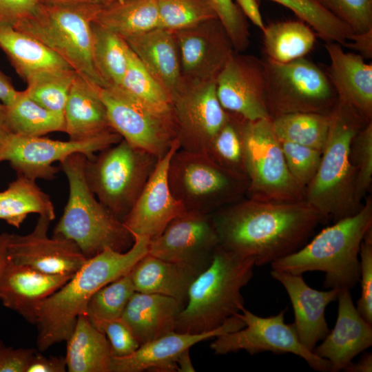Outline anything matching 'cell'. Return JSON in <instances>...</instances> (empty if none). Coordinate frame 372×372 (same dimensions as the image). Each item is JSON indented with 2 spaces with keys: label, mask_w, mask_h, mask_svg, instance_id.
I'll list each match as a JSON object with an SVG mask.
<instances>
[{
  "label": "cell",
  "mask_w": 372,
  "mask_h": 372,
  "mask_svg": "<svg viewBox=\"0 0 372 372\" xmlns=\"http://www.w3.org/2000/svg\"><path fill=\"white\" fill-rule=\"evenodd\" d=\"M219 245L256 266L271 264L302 248L327 219L305 200L240 199L211 213Z\"/></svg>",
  "instance_id": "cell-1"
},
{
  "label": "cell",
  "mask_w": 372,
  "mask_h": 372,
  "mask_svg": "<svg viewBox=\"0 0 372 372\" xmlns=\"http://www.w3.org/2000/svg\"><path fill=\"white\" fill-rule=\"evenodd\" d=\"M133 238L132 245L125 251L106 247L87 259L66 283L41 302L36 324L39 351L66 342L91 297L105 285L129 273L148 254L150 240L139 236Z\"/></svg>",
  "instance_id": "cell-2"
},
{
  "label": "cell",
  "mask_w": 372,
  "mask_h": 372,
  "mask_svg": "<svg viewBox=\"0 0 372 372\" xmlns=\"http://www.w3.org/2000/svg\"><path fill=\"white\" fill-rule=\"evenodd\" d=\"M366 122L351 105L338 100L317 172L305 189L304 200L334 222L362 207L355 197V174L350 158L351 142Z\"/></svg>",
  "instance_id": "cell-3"
},
{
  "label": "cell",
  "mask_w": 372,
  "mask_h": 372,
  "mask_svg": "<svg viewBox=\"0 0 372 372\" xmlns=\"http://www.w3.org/2000/svg\"><path fill=\"white\" fill-rule=\"evenodd\" d=\"M372 229V201L355 214L322 229L295 253L273 262L271 269L301 274L324 273L328 289L351 290L360 282V249L366 234Z\"/></svg>",
  "instance_id": "cell-4"
},
{
  "label": "cell",
  "mask_w": 372,
  "mask_h": 372,
  "mask_svg": "<svg viewBox=\"0 0 372 372\" xmlns=\"http://www.w3.org/2000/svg\"><path fill=\"white\" fill-rule=\"evenodd\" d=\"M253 259L234 254L219 245L209 265L191 284L187 304L179 313L175 331H213L245 307L241 289L254 276Z\"/></svg>",
  "instance_id": "cell-5"
},
{
  "label": "cell",
  "mask_w": 372,
  "mask_h": 372,
  "mask_svg": "<svg viewBox=\"0 0 372 372\" xmlns=\"http://www.w3.org/2000/svg\"><path fill=\"white\" fill-rule=\"evenodd\" d=\"M81 153L70 155L60 163L69 185V195L53 236L73 241L87 259L106 247L123 252L134 238L123 223L96 198L86 182Z\"/></svg>",
  "instance_id": "cell-6"
},
{
  "label": "cell",
  "mask_w": 372,
  "mask_h": 372,
  "mask_svg": "<svg viewBox=\"0 0 372 372\" xmlns=\"http://www.w3.org/2000/svg\"><path fill=\"white\" fill-rule=\"evenodd\" d=\"M101 7L43 3L33 15L12 26L41 42L77 73L104 87L92 59V23Z\"/></svg>",
  "instance_id": "cell-7"
},
{
  "label": "cell",
  "mask_w": 372,
  "mask_h": 372,
  "mask_svg": "<svg viewBox=\"0 0 372 372\" xmlns=\"http://www.w3.org/2000/svg\"><path fill=\"white\" fill-rule=\"evenodd\" d=\"M158 158L122 139L85 158L84 175L98 200L123 221L143 190Z\"/></svg>",
  "instance_id": "cell-8"
},
{
  "label": "cell",
  "mask_w": 372,
  "mask_h": 372,
  "mask_svg": "<svg viewBox=\"0 0 372 372\" xmlns=\"http://www.w3.org/2000/svg\"><path fill=\"white\" fill-rule=\"evenodd\" d=\"M175 197L187 211L211 214L241 199L247 193L246 176L222 167L205 152L177 149L167 172Z\"/></svg>",
  "instance_id": "cell-9"
},
{
  "label": "cell",
  "mask_w": 372,
  "mask_h": 372,
  "mask_svg": "<svg viewBox=\"0 0 372 372\" xmlns=\"http://www.w3.org/2000/svg\"><path fill=\"white\" fill-rule=\"evenodd\" d=\"M271 118L295 112L330 114L338 101L327 72L304 57L280 63L263 60Z\"/></svg>",
  "instance_id": "cell-10"
},
{
  "label": "cell",
  "mask_w": 372,
  "mask_h": 372,
  "mask_svg": "<svg viewBox=\"0 0 372 372\" xmlns=\"http://www.w3.org/2000/svg\"><path fill=\"white\" fill-rule=\"evenodd\" d=\"M241 130L249 198L273 202L304 200V191L287 169L271 118H242Z\"/></svg>",
  "instance_id": "cell-11"
},
{
  "label": "cell",
  "mask_w": 372,
  "mask_h": 372,
  "mask_svg": "<svg viewBox=\"0 0 372 372\" xmlns=\"http://www.w3.org/2000/svg\"><path fill=\"white\" fill-rule=\"evenodd\" d=\"M99 93L111 127L132 146L159 158L178 140L173 107L154 108L120 86L100 87Z\"/></svg>",
  "instance_id": "cell-12"
},
{
  "label": "cell",
  "mask_w": 372,
  "mask_h": 372,
  "mask_svg": "<svg viewBox=\"0 0 372 372\" xmlns=\"http://www.w3.org/2000/svg\"><path fill=\"white\" fill-rule=\"evenodd\" d=\"M285 311L283 309L277 315L260 317L243 307L237 316L245 326L216 337L210 348L217 355L240 350L251 355L267 351L274 354L293 353L304 359L316 371H331L329 361L308 350L300 342L293 323L285 322Z\"/></svg>",
  "instance_id": "cell-13"
},
{
  "label": "cell",
  "mask_w": 372,
  "mask_h": 372,
  "mask_svg": "<svg viewBox=\"0 0 372 372\" xmlns=\"http://www.w3.org/2000/svg\"><path fill=\"white\" fill-rule=\"evenodd\" d=\"M122 139L114 130L94 138L68 141L12 134L0 156V162L8 161L17 176L49 180L54 179L60 169L52 165L54 163H61L76 153L92 158L99 152Z\"/></svg>",
  "instance_id": "cell-14"
},
{
  "label": "cell",
  "mask_w": 372,
  "mask_h": 372,
  "mask_svg": "<svg viewBox=\"0 0 372 372\" xmlns=\"http://www.w3.org/2000/svg\"><path fill=\"white\" fill-rule=\"evenodd\" d=\"M180 149L205 152L229 112L220 105L216 81H182L172 97Z\"/></svg>",
  "instance_id": "cell-15"
},
{
  "label": "cell",
  "mask_w": 372,
  "mask_h": 372,
  "mask_svg": "<svg viewBox=\"0 0 372 372\" xmlns=\"http://www.w3.org/2000/svg\"><path fill=\"white\" fill-rule=\"evenodd\" d=\"M218 245L211 214L186 211L149 240L148 254L167 261L207 267Z\"/></svg>",
  "instance_id": "cell-16"
},
{
  "label": "cell",
  "mask_w": 372,
  "mask_h": 372,
  "mask_svg": "<svg viewBox=\"0 0 372 372\" xmlns=\"http://www.w3.org/2000/svg\"><path fill=\"white\" fill-rule=\"evenodd\" d=\"M216 86L219 102L227 112L248 121L271 118L263 60L234 52L216 78Z\"/></svg>",
  "instance_id": "cell-17"
},
{
  "label": "cell",
  "mask_w": 372,
  "mask_h": 372,
  "mask_svg": "<svg viewBox=\"0 0 372 372\" xmlns=\"http://www.w3.org/2000/svg\"><path fill=\"white\" fill-rule=\"evenodd\" d=\"M182 77L187 80L216 81L234 52L218 19L174 31Z\"/></svg>",
  "instance_id": "cell-18"
},
{
  "label": "cell",
  "mask_w": 372,
  "mask_h": 372,
  "mask_svg": "<svg viewBox=\"0 0 372 372\" xmlns=\"http://www.w3.org/2000/svg\"><path fill=\"white\" fill-rule=\"evenodd\" d=\"M180 148L178 140L159 158L143 190L123 220L134 236L149 240L158 236L167 225L187 210L174 196L168 183V167L174 153Z\"/></svg>",
  "instance_id": "cell-19"
},
{
  "label": "cell",
  "mask_w": 372,
  "mask_h": 372,
  "mask_svg": "<svg viewBox=\"0 0 372 372\" xmlns=\"http://www.w3.org/2000/svg\"><path fill=\"white\" fill-rule=\"evenodd\" d=\"M51 220L39 216L33 230L25 235L11 234L8 258L48 274L73 275L87 260L72 240L48 236Z\"/></svg>",
  "instance_id": "cell-20"
},
{
  "label": "cell",
  "mask_w": 372,
  "mask_h": 372,
  "mask_svg": "<svg viewBox=\"0 0 372 372\" xmlns=\"http://www.w3.org/2000/svg\"><path fill=\"white\" fill-rule=\"evenodd\" d=\"M245 326V322L236 314L209 332L187 333L173 331L141 344L130 355L113 356L111 372L178 371L176 360L184 351L201 341L239 330Z\"/></svg>",
  "instance_id": "cell-21"
},
{
  "label": "cell",
  "mask_w": 372,
  "mask_h": 372,
  "mask_svg": "<svg viewBox=\"0 0 372 372\" xmlns=\"http://www.w3.org/2000/svg\"><path fill=\"white\" fill-rule=\"evenodd\" d=\"M270 274L282 284L289 297L295 316L293 324L300 342L313 352L317 343L330 331L325 310L338 298L340 289H314L306 283L301 274L273 269Z\"/></svg>",
  "instance_id": "cell-22"
},
{
  "label": "cell",
  "mask_w": 372,
  "mask_h": 372,
  "mask_svg": "<svg viewBox=\"0 0 372 372\" xmlns=\"http://www.w3.org/2000/svg\"><path fill=\"white\" fill-rule=\"evenodd\" d=\"M72 276L43 273L27 265L14 263L8 258L0 274V300L3 306L36 324L41 302Z\"/></svg>",
  "instance_id": "cell-23"
},
{
  "label": "cell",
  "mask_w": 372,
  "mask_h": 372,
  "mask_svg": "<svg viewBox=\"0 0 372 372\" xmlns=\"http://www.w3.org/2000/svg\"><path fill=\"white\" fill-rule=\"evenodd\" d=\"M337 299L335 324L313 350L329 362L333 372L344 370L355 356L372 345V324L358 311L350 290L341 289Z\"/></svg>",
  "instance_id": "cell-24"
},
{
  "label": "cell",
  "mask_w": 372,
  "mask_h": 372,
  "mask_svg": "<svg viewBox=\"0 0 372 372\" xmlns=\"http://www.w3.org/2000/svg\"><path fill=\"white\" fill-rule=\"evenodd\" d=\"M327 71L338 100L351 105L366 121H372V64L359 54L345 52L342 45L327 42Z\"/></svg>",
  "instance_id": "cell-25"
},
{
  "label": "cell",
  "mask_w": 372,
  "mask_h": 372,
  "mask_svg": "<svg viewBox=\"0 0 372 372\" xmlns=\"http://www.w3.org/2000/svg\"><path fill=\"white\" fill-rule=\"evenodd\" d=\"M100 87L76 72L63 112L64 132L70 139H87L114 130Z\"/></svg>",
  "instance_id": "cell-26"
},
{
  "label": "cell",
  "mask_w": 372,
  "mask_h": 372,
  "mask_svg": "<svg viewBox=\"0 0 372 372\" xmlns=\"http://www.w3.org/2000/svg\"><path fill=\"white\" fill-rule=\"evenodd\" d=\"M124 40L172 99L182 81L178 51L173 32L156 28Z\"/></svg>",
  "instance_id": "cell-27"
},
{
  "label": "cell",
  "mask_w": 372,
  "mask_h": 372,
  "mask_svg": "<svg viewBox=\"0 0 372 372\" xmlns=\"http://www.w3.org/2000/svg\"><path fill=\"white\" fill-rule=\"evenodd\" d=\"M205 268L167 261L147 254L130 274L136 291L167 296L184 306L191 284Z\"/></svg>",
  "instance_id": "cell-28"
},
{
  "label": "cell",
  "mask_w": 372,
  "mask_h": 372,
  "mask_svg": "<svg viewBox=\"0 0 372 372\" xmlns=\"http://www.w3.org/2000/svg\"><path fill=\"white\" fill-rule=\"evenodd\" d=\"M183 308L173 298L135 291L121 319L141 345L174 331L176 318Z\"/></svg>",
  "instance_id": "cell-29"
},
{
  "label": "cell",
  "mask_w": 372,
  "mask_h": 372,
  "mask_svg": "<svg viewBox=\"0 0 372 372\" xmlns=\"http://www.w3.org/2000/svg\"><path fill=\"white\" fill-rule=\"evenodd\" d=\"M0 48L25 81L45 72L72 69L41 42L8 23H0Z\"/></svg>",
  "instance_id": "cell-30"
},
{
  "label": "cell",
  "mask_w": 372,
  "mask_h": 372,
  "mask_svg": "<svg viewBox=\"0 0 372 372\" xmlns=\"http://www.w3.org/2000/svg\"><path fill=\"white\" fill-rule=\"evenodd\" d=\"M66 342L64 358L69 372H111L113 355L109 341L85 313L78 316Z\"/></svg>",
  "instance_id": "cell-31"
},
{
  "label": "cell",
  "mask_w": 372,
  "mask_h": 372,
  "mask_svg": "<svg viewBox=\"0 0 372 372\" xmlns=\"http://www.w3.org/2000/svg\"><path fill=\"white\" fill-rule=\"evenodd\" d=\"M94 23L123 39L158 28L157 0H110L101 6Z\"/></svg>",
  "instance_id": "cell-32"
},
{
  "label": "cell",
  "mask_w": 372,
  "mask_h": 372,
  "mask_svg": "<svg viewBox=\"0 0 372 372\" xmlns=\"http://www.w3.org/2000/svg\"><path fill=\"white\" fill-rule=\"evenodd\" d=\"M30 214H38L51 221L55 218L53 203L36 181L21 176L10 183L0 198V220L19 228Z\"/></svg>",
  "instance_id": "cell-33"
},
{
  "label": "cell",
  "mask_w": 372,
  "mask_h": 372,
  "mask_svg": "<svg viewBox=\"0 0 372 372\" xmlns=\"http://www.w3.org/2000/svg\"><path fill=\"white\" fill-rule=\"evenodd\" d=\"M262 32L267 58L280 63L304 57L316 41L313 29L301 20L271 23Z\"/></svg>",
  "instance_id": "cell-34"
},
{
  "label": "cell",
  "mask_w": 372,
  "mask_h": 372,
  "mask_svg": "<svg viewBox=\"0 0 372 372\" xmlns=\"http://www.w3.org/2000/svg\"><path fill=\"white\" fill-rule=\"evenodd\" d=\"M129 46L118 34L92 23V59L104 87L119 86L125 74Z\"/></svg>",
  "instance_id": "cell-35"
},
{
  "label": "cell",
  "mask_w": 372,
  "mask_h": 372,
  "mask_svg": "<svg viewBox=\"0 0 372 372\" xmlns=\"http://www.w3.org/2000/svg\"><path fill=\"white\" fill-rule=\"evenodd\" d=\"M9 125L14 134L29 137L64 132L63 116L42 107L25 92L19 91L15 99L6 105Z\"/></svg>",
  "instance_id": "cell-36"
},
{
  "label": "cell",
  "mask_w": 372,
  "mask_h": 372,
  "mask_svg": "<svg viewBox=\"0 0 372 372\" xmlns=\"http://www.w3.org/2000/svg\"><path fill=\"white\" fill-rule=\"evenodd\" d=\"M271 121L280 141L322 152L329 132L330 114L295 112L278 116Z\"/></svg>",
  "instance_id": "cell-37"
},
{
  "label": "cell",
  "mask_w": 372,
  "mask_h": 372,
  "mask_svg": "<svg viewBox=\"0 0 372 372\" xmlns=\"http://www.w3.org/2000/svg\"><path fill=\"white\" fill-rule=\"evenodd\" d=\"M270 1L291 10L301 21L314 30L326 43L335 42L344 45L353 34L352 29L347 23L327 10L318 0Z\"/></svg>",
  "instance_id": "cell-38"
},
{
  "label": "cell",
  "mask_w": 372,
  "mask_h": 372,
  "mask_svg": "<svg viewBox=\"0 0 372 372\" xmlns=\"http://www.w3.org/2000/svg\"><path fill=\"white\" fill-rule=\"evenodd\" d=\"M75 74L73 69H68L37 74L25 81L27 87L23 92L42 107L63 116Z\"/></svg>",
  "instance_id": "cell-39"
},
{
  "label": "cell",
  "mask_w": 372,
  "mask_h": 372,
  "mask_svg": "<svg viewBox=\"0 0 372 372\" xmlns=\"http://www.w3.org/2000/svg\"><path fill=\"white\" fill-rule=\"evenodd\" d=\"M242 118L229 112L227 121L211 140L205 153L225 169L246 176L241 130Z\"/></svg>",
  "instance_id": "cell-40"
},
{
  "label": "cell",
  "mask_w": 372,
  "mask_h": 372,
  "mask_svg": "<svg viewBox=\"0 0 372 372\" xmlns=\"http://www.w3.org/2000/svg\"><path fill=\"white\" fill-rule=\"evenodd\" d=\"M144 103L158 110L172 108V99L129 48L125 74L119 85Z\"/></svg>",
  "instance_id": "cell-41"
},
{
  "label": "cell",
  "mask_w": 372,
  "mask_h": 372,
  "mask_svg": "<svg viewBox=\"0 0 372 372\" xmlns=\"http://www.w3.org/2000/svg\"><path fill=\"white\" fill-rule=\"evenodd\" d=\"M130 273L105 285L91 297L84 313L91 322L121 318L136 291Z\"/></svg>",
  "instance_id": "cell-42"
},
{
  "label": "cell",
  "mask_w": 372,
  "mask_h": 372,
  "mask_svg": "<svg viewBox=\"0 0 372 372\" xmlns=\"http://www.w3.org/2000/svg\"><path fill=\"white\" fill-rule=\"evenodd\" d=\"M157 3L158 28L172 32L217 18L209 0H157Z\"/></svg>",
  "instance_id": "cell-43"
},
{
  "label": "cell",
  "mask_w": 372,
  "mask_h": 372,
  "mask_svg": "<svg viewBox=\"0 0 372 372\" xmlns=\"http://www.w3.org/2000/svg\"><path fill=\"white\" fill-rule=\"evenodd\" d=\"M350 158L355 174V197L361 203L372 182V121L354 136Z\"/></svg>",
  "instance_id": "cell-44"
},
{
  "label": "cell",
  "mask_w": 372,
  "mask_h": 372,
  "mask_svg": "<svg viewBox=\"0 0 372 372\" xmlns=\"http://www.w3.org/2000/svg\"><path fill=\"white\" fill-rule=\"evenodd\" d=\"M280 141L287 169L305 194L306 187L318 169L322 152L292 142Z\"/></svg>",
  "instance_id": "cell-45"
},
{
  "label": "cell",
  "mask_w": 372,
  "mask_h": 372,
  "mask_svg": "<svg viewBox=\"0 0 372 372\" xmlns=\"http://www.w3.org/2000/svg\"><path fill=\"white\" fill-rule=\"evenodd\" d=\"M217 18L225 29L237 52L247 50L249 45V31L246 19L233 0H209Z\"/></svg>",
  "instance_id": "cell-46"
},
{
  "label": "cell",
  "mask_w": 372,
  "mask_h": 372,
  "mask_svg": "<svg viewBox=\"0 0 372 372\" xmlns=\"http://www.w3.org/2000/svg\"><path fill=\"white\" fill-rule=\"evenodd\" d=\"M336 17L347 23L353 33L372 30V0H318Z\"/></svg>",
  "instance_id": "cell-47"
},
{
  "label": "cell",
  "mask_w": 372,
  "mask_h": 372,
  "mask_svg": "<svg viewBox=\"0 0 372 372\" xmlns=\"http://www.w3.org/2000/svg\"><path fill=\"white\" fill-rule=\"evenodd\" d=\"M361 296L356 309L372 324V229L365 235L360 249Z\"/></svg>",
  "instance_id": "cell-48"
},
{
  "label": "cell",
  "mask_w": 372,
  "mask_h": 372,
  "mask_svg": "<svg viewBox=\"0 0 372 372\" xmlns=\"http://www.w3.org/2000/svg\"><path fill=\"white\" fill-rule=\"evenodd\" d=\"M92 322L106 335L113 356H126L139 347L140 343L121 318Z\"/></svg>",
  "instance_id": "cell-49"
},
{
  "label": "cell",
  "mask_w": 372,
  "mask_h": 372,
  "mask_svg": "<svg viewBox=\"0 0 372 372\" xmlns=\"http://www.w3.org/2000/svg\"><path fill=\"white\" fill-rule=\"evenodd\" d=\"M43 0H0V23L14 25L37 12Z\"/></svg>",
  "instance_id": "cell-50"
},
{
  "label": "cell",
  "mask_w": 372,
  "mask_h": 372,
  "mask_svg": "<svg viewBox=\"0 0 372 372\" xmlns=\"http://www.w3.org/2000/svg\"><path fill=\"white\" fill-rule=\"evenodd\" d=\"M36 350L6 346L0 340V372H26Z\"/></svg>",
  "instance_id": "cell-51"
},
{
  "label": "cell",
  "mask_w": 372,
  "mask_h": 372,
  "mask_svg": "<svg viewBox=\"0 0 372 372\" xmlns=\"http://www.w3.org/2000/svg\"><path fill=\"white\" fill-rule=\"evenodd\" d=\"M66 369L65 358L46 357L36 351L26 372H65Z\"/></svg>",
  "instance_id": "cell-52"
},
{
  "label": "cell",
  "mask_w": 372,
  "mask_h": 372,
  "mask_svg": "<svg viewBox=\"0 0 372 372\" xmlns=\"http://www.w3.org/2000/svg\"><path fill=\"white\" fill-rule=\"evenodd\" d=\"M359 52L364 59L372 58V30L363 33H353L343 45Z\"/></svg>",
  "instance_id": "cell-53"
},
{
  "label": "cell",
  "mask_w": 372,
  "mask_h": 372,
  "mask_svg": "<svg viewBox=\"0 0 372 372\" xmlns=\"http://www.w3.org/2000/svg\"><path fill=\"white\" fill-rule=\"evenodd\" d=\"M235 1L244 16L262 31L265 25L260 11L259 1L257 0H235Z\"/></svg>",
  "instance_id": "cell-54"
},
{
  "label": "cell",
  "mask_w": 372,
  "mask_h": 372,
  "mask_svg": "<svg viewBox=\"0 0 372 372\" xmlns=\"http://www.w3.org/2000/svg\"><path fill=\"white\" fill-rule=\"evenodd\" d=\"M7 76L0 71V101L5 105H10L19 94Z\"/></svg>",
  "instance_id": "cell-55"
},
{
  "label": "cell",
  "mask_w": 372,
  "mask_h": 372,
  "mask_svg": "<svg viewBox=\"0 0 372 372\" xmlns=\"http://www.w3.org/2000/svg\"><path fill=\"white\" fill-rule=\"evenodd\" d=\"M12 134L14 133L8 123L6 105L0 103V156Z\"/></svg>",
  "instance_id": "cell-56"
},
{
  "label": "cell",
  "mask_w": 372,
  "mask_h": 372,
  "mask_svg": "<svg viewBox=\"0 0 372 372\" xmlns=\"http://www.w3.org/2000/svg\"><path fill=\"white\" fill-rule=\"evenodd\" d=\"M344 371L347 372H371L372 371V354L366 353L356 362L349 364Z\"/></svg>",
  "instance_id": "cell-57"
},
{
  "label": "cell",
  "mask_w": 372,
  "mask_h": 372,
  "mask_svg": "<svg viewBox=\"0 0 372 372\" xmlns=\"http://www.w3.org/2000/svg\"><path fill=\"white\" fill-rule=\"evenodd\" d=\"M110 0H43V3L59 6H103Z\"/></svg>",
  "instance_id": "cell-58"
},
{
  "label": "cell",
  "mask_w": 372,
  "mask_h": 372,
  "mask_svg": "<svg viewBox=\"0 0 372 372\" xmlns=\"http://www.w3.org/2000/svg\"><path fill=\"white\" fill-rule=\"evenodd\" d=\"M11 234H0V274L8 260V246Z\"/></svg>",
  "instance_id": "cell-59"
},
{
  "label": "cell",
  "mask_w": 372,
  "mask_h": 372,
  "mask_svg": "<svg viewBox=\"0 0 372 372\" xmlns=\"http://www.w3.org/2000/svg\"><path fill=\"white\" fill-rule=\"evenodd\" d=\"M178 371L194 372V368L189 357V349L184 351L177 358Z\"/></svg>",
  "instance_id": "cell-60"
},
{
  "label": "cell",
  "mask_w": 372,
  "mask_h": 372,
  "mask_svg": "<svg viewBox=\"0 0 372 372\" xmlns=\"http://www.w3.org/2000/svg\"><path fill=\"white\" fill-rule=\"evenodd\" d=\"M1 195H2V192H0V198H1Z\"/></svg>",
  "instance_id": "cell-61"
}]
</instances>
